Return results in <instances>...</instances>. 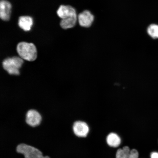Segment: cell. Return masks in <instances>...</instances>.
I'll use <instances>...</instances> for the list:
<instances>
[{
    "instance_id": "12",
    "label": "cell",
    "mask_w": 158,
    "mask_h": 158,
    "mask_svg": "<svg viewBox=\"0 0 158 158\" xmlns=\"http://www.w3.org/2000/svg\"><path fill=\"white\" fill-rule=\"evenodd\" d=\"M130 150L129 147H124L118 149L116 154V158H130Z\"/></svg>"
},
{
    "instance_id": "7",
    "label": "cell",
    "mask_w": 158,
    "mask_h": 158,
    "mask_svg": "<svg viewBox=\"0 0 158 158\" xmlns=\"http://www.w3.org/2000/svg\"><path fill=\"white\" fill-rule=\"evenodd\" d=\"M57 15L62 19L77 16L76 10L71 6L62 5L57 11Z\"/></svg>"
},
{
    "instance_id": "14",
    "label": "cell",
    "mask_w": 158,
    "mask_h": 158,
    "mask_svg": "<svg viewBox=\"0 0 158 158\" xmlns=\"http://www.w3.org/2000/svg\"><path fill=\"white\" fill-rule=\"evenodd\" d=\"M139 156L138 152L135 149L130 151V158H138Z\"/></svg>"
},
{
    "instance_id": "11",
    "label": "cell",
    "mask_w": 158,
    "mask_h": 158,
    "mask_svg": "<svg viewBox=\"0 0 158 158\" xmlns=\"http://www.w3.org/2000/svg\"><path fill=\"white\" fill-rule=\"evenodd\" d=\"M106 142L110 147H117L121 143V139L117 134L111 133L106 138Z\"/></svg>"
},
{
    "instance_id": "3",
    "label": "cell",
    "mask_w": 158,
    "mask_h": 158,
    "mask_svg": "<svg viewBox=\"0 0 158 158\" xmlns=\"http://www.w3.org/2000/svg\"><path fill=\"white\" fill-rule=\"evenodd\" d=\"M17 153L22 154L25 158H50L44 156L40 150L25 143L19 144L16 148Z\"/></svg>"
},
{
    "instance_id": "2",
    "label": "cell",
    "mask_w": 158,
    "mask_h": 158,
    "mask_svg": "<svg viewBox=\"0 0 158 158\" xmlns=\"http://www.w3.org/2000/svg\"><path fill=\"white\" fill-rule=\"evenodd\" d=\"M23 64V59L14 56L4 59L2 62L3 68L10 75L18 76L20 69Z\"/></svg>"
},
{
    "instance_id": "1",
    "label": "cell",
    "mask_w": 158,
    "mask_h": 158,
    "mask_svg": "<svg viewBox=\"0 0 158 158\" xmlns=\"http://www.w3.org/2000/svg\"><path fill=\"white\" fill-rule=\"evenodd\" d=\"M16 49L19 56L23 60L33 62L37 58V48L32 43L20 42L17 45Z\"/></svg>"
},
{
    "instance_id": "8",
    "label": "cell",
    "mask_w": 158,
    "mask_h": 158,
    "mask_svg": "<svg viewBox=\"0 0 158 158\" xmlns=\"http://www.w3.org/2000/svg\"><path fill=\"white\" fill-rule=\"evenodd\" d=\"M12 6L7 0L0 2V18L3 21H9L10 17Z\"/></svg>"
},
{
    "instance_id": "15",
    "label": "cell",
    "mask_w": 158,
    "mask_h": 158,
    "mask_svg": "<svg viewBox=\"0 0 158 158\" xmlns=\"http://www.w3.org/2000/svg\"><path fill=\"white\" fill-rule=\"evenodd\" d=\"M151 158H158V152H153L151 155Z\"/></svg>"
},
{
    "instance_id": "10",
    "label": "cell",
    "mask_w": 158,
    "mask_h": 158,
    "mask_svg": "<svg viewBox=\"0 0 158 158\" xmlns=\"http://www.w3.org/2000/svg\"><path fill=\"white\" fill-rule=\"evenodd\" d=\"M77 20V16L62 19L60 22V27L64 29L72 28L76 25Z\"/></svg>"
},
{
    "instance_id": "4",
    "label": "cell",
    "mask_w": 158,
    "mask_h": 158,
    "mask_svg": "<svg viewBox=\"0 0 158 158\" xmlns=\"http://www.w3.org/2000/svg\"><path fill=\"white\" fill-rule=\"evenodd\" d=\"M25 114V122L27 125L32 127H36L40 125L43 117L41 114L37 110H29Z\"/></svg>"
},
{
    "instance_id": "13",
    "label": "cell",
    "mask_w": 158,
    "mask_h": 158,
    "mask_svg": "<svg viewBox=\"0 0 158 158\" xmlns=\"http://www.w3.org/2000/svg\"><path fill=\"white\" fill-rule=\"evenodd\" d=\"M147 32L152 38L158 39V25L152 24L149 25L147 29Z\"/></svg>"
},
{
    "instance_id": "6",
    "label": "cell",
    "mask_w": 158,
    "mask_h": 158,
    "mask_svg": "<svg viewBox=\"0 0 158 158\" xmlns=\"http://www.w3.org/2000/svg\"><path fill=\"white\" fill-rule=\"evenodd\" d=\"M78 20L81 26L89 27L93 23L94 17L90 11L85 10L78 15Z\"/></svg>"
},
{
    "instance_id": "9",
    "label": "cell",
    "mask_w": 158,
    "mask_h": 158,
    "mask_svg": "<svg viewBox=\"0 0 158 158\" xmlns=\"http://www.w3.org/2000/svg\"><path fill=\"white\" fill-rule=\"evenodd\" d=\"M18 25L21 29L25 31L31 30L33 25V19L29 16H22L19 18Z\"/></svg>"
},
{
    "instance_id": "5",
    "label": "cell",
    "mask_w": 158,
    "mask_h": 158,
    "mask_svg": "<svg viewBox=\"0 0 158 158\" xmlns=\"http://www.w3.org/2000/svg\"><path fill=\"white\" fill-rule=\"evenodd\" d=\"M73 133L76 137L79 138H85L87 136L89 133V126L85 122L77 120L73 124Z\"/></svg>"
}]
</instances>
